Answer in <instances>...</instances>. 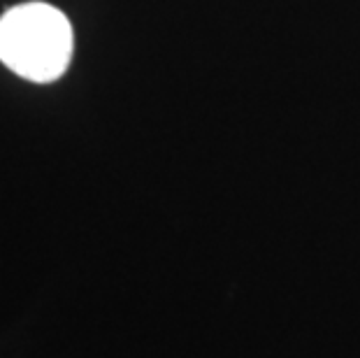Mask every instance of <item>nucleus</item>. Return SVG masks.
I'll list each match as a JSON object with an SVG mask.
<instances>
[{
    "label": "nucleus",
    "instance_id": "obj_1",
    "mask_svg": "<svg viewBox=\"0 0 360 358\" xmlns=\"http://www.w3.org/2000/svg\"><path fill=\"white\" fill-rule=\"evenodd\" d=\"M72 26L47 3H24L0 17V63L35 84L63 77L72 58Z\"/></svg>",
    "mask_w": 360,
    "mask_h": 358
}]
</instances>
